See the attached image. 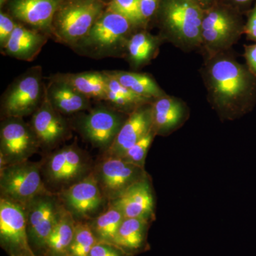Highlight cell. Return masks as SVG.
<instances>
[{
    "mask_svg": "<svg viewBox=\"0 0 256 256\" xmlns=\"http://www.w3.org/2000/svg\"><path fill=\"white\" fill-rule=\"evenodd\" d=\"M18 22H15L12 15L4 12H0V47L4 48L6 42L10 40Z\"/></svg>",
    "mask_w": 256,
    "mask_h": 256,
    "instance_id": "cell-32",
    "label": "cell"
},
{
    "mask_svg": "<svg viewBox=\"0 0 256 256\" xmlns=\"http://www.w3.org/2000/svg\"><path fill=\"white\" fill-rule=\"evenodd\" d=\"M6 1H8V0H0V5H1V8L5 4V3H6Z\"/></svg>",
    "mask_w": 256,
    "mask_h": 256,
    "instance_id": "cell-39",
    "label": "cell"
},
{
    "mask_svg": "<svg viewBox=\"0 0 256 256\" xmlns=\"http://www.w3.org/2000/svg\"><path fill=\"white\" fill-rule=\"evenodd\" d=\"M88 170V160L85 153L78 146H66L50 154L45 174L52 184L72 185L84 178Z\"/></svg>",
    "mask_w": 256,
    "mask_h": 256,
    "instance_id": "cell-13",
    "label": "cell"
},
{
    "mask_svg": "<svg viewBox=\"0 0 256 256\" xmlns=\"http://www.w3.org/2000/svg\"><path fill=\"white\" fill-rule=\"evenodd\" d=\"M46 86L42 68L32 67L10 84L2 99V110L6 118H23L33 114L41 105Z\"/></svg>",
    "mask_w": 256,
    "mask_h": 256,
    "instance_id": "cell-6",
    "label": "cell"
},
{
    "mask_svg": "<svg viewBox=\"0 0 256 256\" xmlns=\"http://www.w3.org/2000/svg\"><path fill=\"white\" fill-rule=\"evenodd\" d=\"M0 242L10 256H36L28 240L26 207L2 196Z\"/></svg>",
    "mask_w": 256,
    "mask_h": 256,
    "instance_id": "cell-8",
    "label": "cell"
},
{
    "mask_svg": "<svg viewBox=\"0 0 256 256\" xmlns=\"http://www.w3.org/2000/svg\"><path fill=\"white\" fill-rule=\"evenodd\" d=\"M197 3L204 10L208 9L216 3L218 2L220 0H193Z\"/></svg>",
    "mask_w": 256,
    "mask_h": 256,
    "instance_id": "cell-38",
    "label": "cell"
},
{
    "mask_svg": "<svg viewBox=\"0 0 256 256\" xmlns=\"http://www.w3.org/2000/svg\"><path fill=\"white\" fill-rule=\"evenodd\" d=\"M106 72L121 85L138 95L156 100L166 94L150 74L117 70Z\"/></svg>",
    "mask_w": 256,
    "mask_h": 256,
    "instance_id": "cell-26",
    "label": "cell"
},
{
    "mask_svg": "<svg viewBox=\"0 0 256 256\" xmlns=\"http://www.w3.org/2000/svg\"><path fill=\"white\" fill-rule=\"evenodd\" d=\"M72 256V255H68V256Z\"/></svg>",
    "mask_w": 256,
    "mask_h": 256,
    "instance_id": "cell-40",
    "label": "cell"
},
{
    "mask_svg": "<svg viewBox=\"0 0 256 256\" xmlns=\"http://www.w3.org/2000/svg\"><path fill=\"white\" fill-rule=\"evenodd\" d=\"M0 190L2 197L25 206L35 197L48 192L42 180L41 166L28 160L1 168Z\"/></svg>",
    "mask_w": 256,
    "mask_h": 256,
    "instance_id": "cell-7",
    "label": "cell"
},
{
    "mask_svg": "<svg viewBox=\"0 0 256 256\" xmlns=\"http://www.w3.org/2000/svg\"><path fill=\"white\" fill-rule=\"evenodd\" d=\"M48 36L34 28H26L18 23L6 42L3 52L5 55L24 62H32L46 44Z\"/></svg>",
    "mask_w": 256,
    "mask_h": 256,
    "instance_id": "cell-19",
    "label": "cell"
},
{
    "mask_svg": "<svg viewBox=\"0 0 256 256\" xmlns=\"http://www.w3.org/2000/svg\"><path fill=\"white\" fill-rule=\"evenodd\" d=\"M256 1V0H220L218 2L229 5L245 14L252 9V5Z\"/></svg>",
    "mask_w": 256,
    "mask_h": 256,
    "instance_id": "cell-37",
    "label": "cell"
},
{
    "mask_svg": "<svg viewBox=\"0 0 256 256\" xmlns=\"http://www.w3.org/2000/svg\"><path fill=\"white\" fill-rule=\"evenodd\" d=\"M246 14L247 20L244 28V34H246L248 40L256 43V1Z\"/></svg>",
    "mask_w": 256,
    "mask_h": 256,
    "instance_id": "cell-35",
    "label": "cell"
},
{
    "mask_svg": "<svg viewBox=\"0 0 256 256\" xmlns=\"http://www.w3.org/2000/svg\"><path fill=\"white\" fill-rule=\"evenodd\" d=\"M161 0H139V9L146 28L156 18Z\"/></svg>",
    "mask_w": 256,
    "mask_h": 256,
    "instance_id": "cell-34",
    "label": "cell"
},
{
    "mask_svg": "<svg viewBox=\"0 0 256 256\" xmlns=\"http://www.w3.org/2000/svg\"><path fill=\"white\" fill-rule=\"evenodd\" d=\"M148 220L124 218L116 234L114 244L126 250H134L142 246L146 238Z\"/></svg>",
    "mask_w": 256,
    "mask_h": 256,
    "instance_id": "cell-27",
    "label": "cell"
},
{
    "mask_svg": "<svg viewBox=\"0 0 256 256\" xmlns=\"http://www.w3.org/2000/svg\"><path fill=\"white\" fill-rule=\"evenodd\" d=\"M156 136V131L152 127L151 130L144 137L136 142L134 146H131L119 158L124 160L127 162L130 163V164L143 168L148 150H149L153 140Z\"/></svg>",
    "mask_w": 256,
    "mask_h": 256,
    "instance_id": "cell-31",
    "label": "cell"
},
{
    "mask_svg": "<svg viewBox=\"0 0 256 256\" xmlns=\"http://www.w3.org/2000/svg\"><path fill=\"white\" fill-rule=\"evenodd\" d=\"M121 210L114 205H109L106 212L89 223L98 242L114 244L118 230L124 220Z\"/></svg>",
    "mask_w": 256,
    "mask_h": 256,
    "instance_id": "cell-28",
    "label": "cell"
},
{
    "mask_svg": "<svg viewBox=\"0 0 256 256\" xmlns=\"http://www.w3.org/2000/svg\"><path fill=\"white\" fill-rule=\"evenodd\" d=\"M52 78L66 82L90 100H106L107 82L104 72L58 74L53 76Z\"/></svg>",
    "mask_w": 256,
    "mask_h": 256,
    "instance_id": "cell-23",
    "label": "cell"
},
{
    "mask_svg": "<svg viewBox=\"0 0 256 256\" xmlns=\"http://www.w3.org/2000/svg\"><path fill=\"white\" fill-rule=\"evenodd\" d=\"M63 0H10V14L32 28L52 36L54 18Z\"/></svg>",
    "mask_w": 256,
    "mask_h": 256,
    "instance_id": "cell-15",
    "label": "cell"
},
{
    "mask_svg": "<svg viewBox=\"0 0 256 256\" xmlns=\"http://www.w3.org/2000/svg\"><path fill=\"white\" fill-rule=\"evenodd\" d=\"M108 8L127 18L136 30H146L140 12L139 0H110Z\"/></svg>",
    "mask_w": 256,
    "mask_h": 256,
    "instance_id": "cell-30",
    "label": "cell"
},
{
    "mask_svg": "<svg viewBox=\"0 0 256 256\" xmlns=\"http://www.w3.org/2000/svg\"><path fill=\"white\" fill-rule=\"evenodd\" d=\"M30 245L44 252L47 240L60 218L63 206L48 192L38 195L26 206Z\"/></svg>",
    "mask_w": 256,
    "mask_h": 256,
    "instance_id": "cell-11",
    "label": "cell"
},
{
    "mask_svg": "<svg viewBox=\"0 0 256 256\" xmlns=\"http://www.w3.org/2000/svg\"><path fill=\"white\" fill-rule=\"evenodd\" d=\"M30 126L40 146L47 149L56 146L68 134V124L62 114L50 104L47 96L46 86L41 105L32 114Z\"/></svg>",
    "mask_w": 256,
    "mask_h": 256,
    "instance_id": "cell-16",
    "label": "cell"
},
{
    "mask_svg": "<svg viewBox=\"0 0 256 256\" xmlns=\"http://www.w3.org/2000/svg\"><path fill=\"white\" fill-rule=\"evenodd\" d=\"M105 198L94 173L70 185L62 193L64 207L74 218H88L102 206Z\"/></svg>",
    "mask_w": 256,
    "mask_h": 256,
    "instance_id": "cell-14",
    "label": "cell"
},
{
    "mask_svg": "<svg viewBox=\"0 0 256 256\" xmlns=\"http://www.w3.org/2000/svg\"><path fill=\"white\" fill-rule=\"evenodd\" d=\"M163 42L160 34H152L146 30H136L128 40L124 57L132 68H142L156 58Z\"/></svg>",
    "mask_w": 256,
    "mask_h": 256,
    "instance_id": "cell-21",
    "label": "cell"
},
{
    "mask_svg": "<svg viewBox=\"0 0 256 256\" xmlns=\"http://www.w3.org/2000/svg\"><path fill=\"white\" fill-rule=\"evenodd\" d=\"M202 75L208 100L222 117L236 118L256 106V76L228 52L206 58Z\"/></svg>",
    "mask_w": 256,
    "mask_h": 256,
    "instance_id": "cell-1",
    "label": "cell"
},
{
    "mask_svg": "<svg viewBox=\"0 0 256 256\" xmlns=\"http://www.w3.org/2000/svg\"><path fill=\"white\" fill-rule=\"evenodd\" d=\"M152 104L140 106L128 114L112 146L106 151V156L120 158L151 130Z\"/></svg>",
    "mask_w": 256,
    "mask_h": 256,
    "instance_id": "cell-17",
    "label": "cell"
},
{
    "mask_svg": "<svg viewBox=\"0 0 256 256\" xmlns=\"http://www.w3.org/2000/svg\"><path fill=\"white\" fill-rule=\"evenodd\" d=\"M136 30L127 18L107 6L86 36L72 48L94 58L124 56L128 40Z\"/></svg>",
    "mask_w": 256,
    "mask_h": 256,
    "instance_id": "cell-3",
    "label": "cell"
},
{
    "mask_svg": "<svg viewBox=\"0 0 256 256\" xmlns=\"http://www.w3.org/2000/svg\"><path fill=\"white\" fill-rule=\"evenodd\" d=\"M40 148L31 126L22 118H6L0 129L1 168L28 161Z\"/></svg>",
    "mask_w": 256,
    "mask_h": 256,
    "instance_id": "cell-9",
    "label": "cell"
},
{
    "mask_svg": "<svg viewBox=\"0 0 256 256\" xmlns=\"http://www.w3.org/2000/svg\"><path fill=\"white\" fill-rule=\"evenodd\" d=\"M204 13L193 0H161L154 20L164 42L190 52L202 48Z\"/></svg>",
    "mask_w": 256,
    "mask_h": 256,
    "instance_id": "cell-2",
    "label": "cell"
},
{
    "mask_svg": "<svg viewBox=\"0 0 256 256\" xmlns=\"http://www.w3.org/2000/svg\"><path fill=\"white\" fill-rule=\"evenodd\" d=\"M88 256H126V252L116 244L98 242Z\"/></svg>",
    "mask_w": 256,
    "mask_h": 256,
    "instance_id": "cell-33",
    "label": "cell"
},
{
    "mask_svg": "<svg viewBox=\"0 0 256 256\" xmlns=\"http://www.w3.org/2000/svg\"><path fill=\"white\" fill-rule=\"evenodd\" d=\"M110 204L119 208L124 218L149 220L154 212V198L148 180L144 178L133 184Z\"/></svg>",
    "mask_w": 256,
    "mask_h": 256,
    "instance_id": "cell-18",
    "label": "cell"
},
{
    "mask_svg": "<svg viewBox=\"0 0 256 256\" xmlns=\"http://www.w3.org/2000/svg\"><path fill=\"white\" fill-rule=\"evenodd\" d=\"M238 10L216 3L204 10L202 24V50L206 58L228 52L244 34L246 22Z\"/></svg>",
    "mask_w": 256,
    "mask_h": 256,
    "instance_id": "cell-4",
    "label": "cell"
},
{
    "mask_svg": "<svg viewBox=\"0 0 256 256\" xmlns=\"http://www.w3.org/2000/svg\"><path fill=\"white\" fill-rule=\"evenodd\" d=\"M76 222L72 214L62 208L60 218L47 240L44 254L46 256L69 255L75 233Z\"/></svg>",
    "mask_w": 256,
    "mask_h": 256,
    "instance_id": "cell-24",
    "label": "cell"
},
{
    "mask_svg": "<svg viewBox=\"0 0 256 256\" xmlns=\"http://www.w3.org/2000/svg\"><path fill=\"white\" fill-rule=\"evenodd\" d=\"M107 6L102 0H63L54 18L52 37L73 48L86 36Z\"/></svg>",
    "mask_w": 256,
    "mask_h": 256,
    "instance_id": "cell-5",
    "label": "cell"
},
{
    "mask_svg": "<svg viewBox=\"0 0 256 256\" xmlns=\"http://www.w3.org/2000/svg\"><path fill=\"white\" fill-rule=\"evenodd\" d=\"M94 174L102 194L109 201L118 196L133 184L146 178L142 168L112 156H106Z\"/></svg>",
    "mask_w": 256,
    "mask_h": 256,
    "instance_id": "cell-12",
    "label": "cell"
},
{
    "mask_svg": "<svg viewBox=\"0 0 256 256\" xmlns=\"http://www.w3.org/2000/svg\"><path fill=\"white\" fill-rule=\"evenodd\" d=\"M104 72L106 75L107 82V98L106 101L116 110L130 114L140 106L152 104L154 100L132 92L121 85L106 70Z\"/></svg>",
    "mask_w": 256,
    "mask_h": 256,
    "instance_id": "cell-25",
    "label": "cell"
},
{
    "mask_svg": "<svg viewBox=\"0 0 256 256\" xmlns=\"http://www.w3.org/2000/svg\"><path fill=\"white\" fill-rule=\"evenodd\" d=\"M152 112L153 129L156 134L163 136L183 124L188 116V108L181 99L166 94L153 101Z\"/></svg>",
    "mask_w": 256,
    "mask_h": 256,
    "instance_id": "cell-20",
    "label": "cell"
},
{
    "mask_svg": "<svg viewBox=\"0 0 256 256\" xmlns=\"http://www.w3.org/2000/svg\"><path fill=\"white\" fill-rule=\"evenodd\" d=\"M46 92L52 106L60 114H76L90 109V99L62 80L50 78Z\"/></svg>",
    "mask_w": 256,
    "mask_h": 256,
    "instance_id": "cell-22",
    "label": "cell"
},
{
    "mask_svg": "<svg viewBox=\"0 0 256 256\" xmlns=\"http://www.w3.org/2000/svg\"><path fill=\"white\" fill-rule=\"evenodd\" d=\"M98 242L88 223L78 222L76 224L74 240L69 255L88 256L92 247Z\"/></svg>",
    "mask_w": 256,
    "mask_h": 256,
    "instance_id": "cell-29",
    "label": "cell"
},
{
    "mask_svg": "<svg viewBox=\"0 0 256 256\" xmlns=\"http://www.w3.org/2000/svg\"><path fill=\"white\" fill-rule=\"evenodd\" d=\"M244 56L248 68L256 76V43L244 46Z\"/></svg>",
    "mask_w": 256,
    "mask_h": 256,
    "instance_id": "cell-36",
    "label": "cell"
},
{
    "mask_svg": "<svg viewBox=\"0 0 256 256\" xmlns=\"http://www.w3.org/2000/svg\"><path fill=\"white\" fill-rule=\"evenodd\" d=\"M126 114L111 107L98 106L80 118L79 131L92 146L107 151L127 119Z\"/></svg>",
    "mask_w": 256,
    "mask_h": 256,
    "instance_id": "cell-10",
    "label": "cell"
}]
</instances>
